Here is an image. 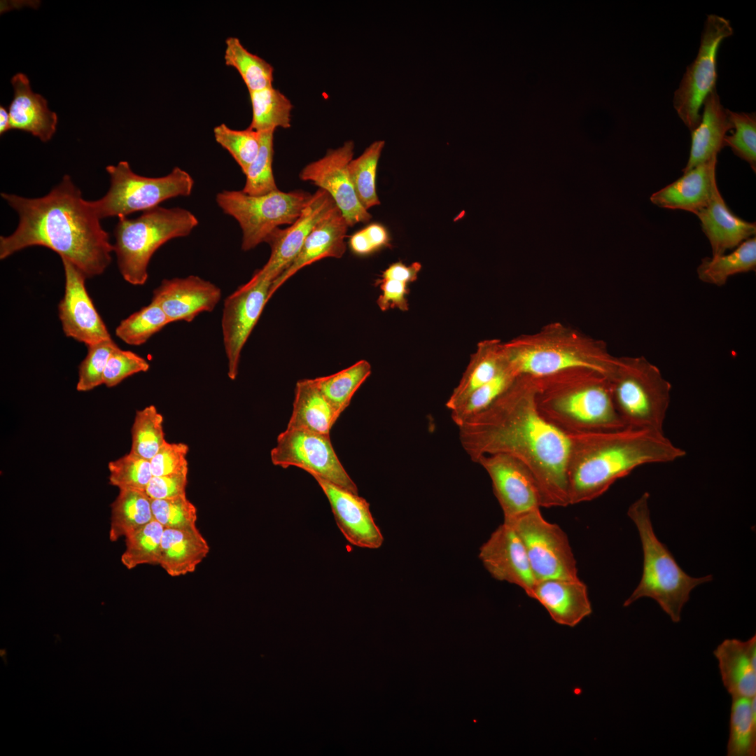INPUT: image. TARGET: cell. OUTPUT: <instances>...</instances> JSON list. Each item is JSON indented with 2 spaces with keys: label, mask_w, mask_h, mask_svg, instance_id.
<instances>
[{
  "label": "cell",
  "mask_w": 756,
  "mask_h": 756,
  "mask_svg": "<svg viewBox=\"0 0 756 756\" xmlns=\"http://www.w3.org/2000/svg\"><path fill=\"white\" fill-rule=\"evenodd\" d=\"M536 379L519 376L489 407L458 428L470 459L505 454L522 461L533 475L542 507L569 505L566 464L569 441L538 413Z\"/></svg>",
  "instance_id": "obj_1"
},
{
  "label": "cell",
  "mask_w": 756,
  "mask_h": 756,
  "mask_svg": "<svg viewBox=\"0 0 756 756\" xmlns=\"http://www.w3.org/2000/svg\"><path fill=\"white\" fill-rule=\"evenodd\" d=\"M1 196L19 217L15 230L0 237L1 260L29 246H45L70 260L86 278L102 274L111 263L109 235L69 176L41 197Z\"/></svg>",
  "instance_id": "obj_2"
},
{
  "label": "cell",
  "mask_w": 756,
  "mask_h": 756,
  "mask_svg": "<svg viewBox=\"0 0 756 756\" xmlns=\"http://www.w3.org/2000/svg\"><path fill=\"white\" fill-rule=\"evenodd\" d=\"M568 438L570 505L597 498L640 466L672 462L686 454L662 432L626 426Z\"/></svg>",
  "instance_id": "obj_3"
},
{
  "label": "cell",
  "mask_w": 756,
  "mask_h": 756,
  "mask_svg": "<svg viewBox=\"0 0 756 756\" xmlns=\"http://www.w3.org/2000/svg\"><path fill=\"white\" fill-rule=\"evenodd\" d=\"M535 379L539 414L564 435L626 427L616 410L607 377L578 369Z\"/></svg>",
  "instance_id": "obj_4"
},
{
  "label": "cell",
  "mask_w": 756,
  "mask_h": 756,
  "mask_svg": "<svg viewBox=\"0 0 756 756\" xmlns=\"http://www.w3.org/2000/svg\"><path fill=\"white\" fill-rule=\"evenodd\" d=\"M507 368L517 376L542 378L583 369L608 379L617 358L606 347L568 330L556 327L500 345Z\"/></svg>",
  "instance_id": "obj_5"
},
{
  "label": "cell",
  "mask_w": 756,
  "mask_h": 756,
  "mask_svg": "<svg viewBox=\"0 0 756 756\" xmlns=\"http://www.w3.org/2000/svg\"><path fill=\"white\" fill-rule=\"evenodd\" d=\"M650 495L645 492L629 507L627 514L636 526L643 552L640 581L624 601L627 607L640 598L654 599L675 622L696 586L713 580L712 575L692 578L679 566L666 545L657 538L651 522L648 505Z\"/></svg>",
  "instance_id": "obj_6"
},
{
  "label": "cell",
  "mask_w": 756,
  "mask_h": 756,
  "mask_svg": "<svg viewBox=\"0 0 756 756\" xmlns=\"http://www.w3.org/2000/svg\"><path fill=\"white\" fill-rule=\"evenodd\" d=\"M197 225L196 216L180 207L158 206L136 218H118L113 246L123 279L134 286L144 285L154 253L168 241L188 236Z\"/></svg>",
  "instance_id": "obj_7"
},
{
  "label": "cell",
  "mask_w": 756,
  "mask_h": 756,
  "mask_svg": "<svg viewBox=\"0 0 756 756\" xmlns=\"http://www.w3.org/2000/svg\"><path fill=\"white\" fill-rule=\"evenodd\" d=\"M609 380L625 426L664 433L672 386L659 368L643 356L618 358Z\"/></svg>",
  "instance_id": "obj_8"
},
{
  "label": "cell",
  "mask_w": 756,
  "mask_h": 756,
  "mask_svg": "<svg viewBox=\"0 0 756 756\" xmlns=\"http://www.w3.org/2000/svg\"><path fill=\"white\" fill-rule=\"evenodd\" d=\"M110 187L99 200L90 201L96 214L102 218L124 217L158 206L169 199L189 196L194 180L185 170L175 167L162 177H146L135 174L127 161L108 165Z\"/></svg>",
  "instance_id": "obj_9"
},
{
  "label": "cell",
  "mask_w": 756,
  "mask_h": 756,
  "mask_svg": "<svg viewBox=\"0 0 756 756\" xmlns=\"http://www.w3.org/2000/svg\"><path fill=\"white\" fill-rule=\"evenodd\" d=\"M311 197L300 190H278L258 196L242 190H223L216 195V201L225 214L238 222L242 230L241 248L246 251L266 242L279 226L292 224Z\"/></svg>",
  "instance_id": "obj_10"
},
{
  "label": "cell",
  "mask_w": 756,
  "mask_h": 756,
  "mask_svg": "<svg viewBox=\"0 0 756 756\" xmlns=\"http://www.w3.org/2000/svg\"><path fill=\"white\" fill-rule=\"evenodd\" d=\"M733 33L729 20L716 14L707 15L696 57L687 66L673 97V108L690 132L700 122L704 99L716 88L720 46Z\"/></svg>",
  "instance_id": "obj_11"
},
{
  "label": "cell",
  "mask_w": 756,
  "mask_h": 756,
  "mask_svg": "<svg viewBox=\"0 0 756 756\" xmlns=\"http://www.w3.org/2000/svg\"><path fill=\"white\" fill-rule=\"evenodd\" d=\"M503 522L513 528L522 541L537 581L579 578L567 534L558 524L546 520L540 508Z\"/></svg>",
  "instance_id": "obj_12"
},
{
  "label": "cell",
  "mask_w": 756,
  "mask_h": 756,
  "mask_svg": "<svg viewBox=\"0 0 756 756\" xmlns=\"http://www.w3.org/2000/svg\"><path fill=\"white\" fill-rule=\"evenodd\" d=\"M270 458L274 465L283 468L295 466L313 477L358 493L356 484L334 450L330 435L286 428L278 435Z\"/></svg>",
  "instance_id": "obj_13"
},
{
  "label": "cell",
  "mask_w": 756,
  "mask_h": 756,
  "mask_svg": "<svg viewBox=\"0 0 756 756\" xmlns=\"http://www.w3.org/2000/svg\"><path fill=\"white\" fill-rule=\"evenodd\" d=\"M272 283L251 279L224 300L221 327L231 380L237 378L241 350L270 299Z\"/></svg>",
  "instance_id": "obj_14"
},
{
  "label": "cell",
  "mask_w": 756,
  "mask_h": 756,
  "mask_svg": "<svg viewBox=\"0 0 756 756\" xmlns=\"http://www.w3.org/2000/svg\"><path fill=\"white\" fill-rule=\"evenodd\" d=\"M354 150V142L346 141L306 165L300 174L302 181L314 183L330 195L349 227L371 218L358 200L349 174L348 164L353 159Z\"/></svg>",
  "instance_id": "obj_15"
},
{
  "label": "cell",
  "mask_w": 756,
  "mask_h": 756,
  "mask_svg": "<svg viewBox=\"0 0 756 756\" xmlns=\"http://www.w3.org/2000/svg\"><path fill=\"white\" fill-rule=\"evenodd\" d=\"M475 463L489 475L504 519L542 507L537 482L519 459L505 454H493L483 455Z\"/></svg>",
  "instance_id": "obj_16"
},
{
  "label": "cell",
  "mask_w": 756,
  "mask_h": 756,
  "mask_svg": "<svg viewBox=\"0 0 756 756\" xmlns=\"http://www.w3.org/2000/svg\"><path fill=\"white\" fill-rule=\"evenodd\" d=\"M64 271V293L58 315L66 336L86 346L111 339L85 288V274L70 260L61 258Z\"/></svg>",
  "instance_id": "obj_17"
},
{
  "label": "cell",
  "mask_w": 756,
  "mask_h": 756,
  "mask_svg": "<svg viewBox=\"0 0 756 756\" xmlns=\"http://www.w3.org/2000/svg\"><path fill=\"white\" fill-rule=\"evenodd\" d=\"M335 206L330 195L318 188L290 227H278L267 238L266 242L271 248L270 258L251 279L273 281L277 278L297 257L316 224Z\"/></svg>",
  "instance_id": "obj_18"
},
{
  "label": "cell",
  "mask_w": 756,
  "mask_h": 756,
  "mask_svg": "<svg viewBox=\"0 0 756 756\" xmlns=\"http://www.w3.org/2000/svg\"><path fill=\"white\" fill-rule=\"evenodd\" d=\"M479 559L494 579L522 589L531 597L537 583L520 538L503 522L479 548Z\"/></svg>",
  "instance_id": "obj_19"
},
{
  "label": "cell",
  "mask_w": 756,
  "mask_h": 756,
  "mask_svg": "<svg viewBox=\"0 0 756 756\" xmlns=\"http://www.w3.org/2000/svg\"><path fill=\"white\" fill-rule=\"evenodd\" d=\"M326 496L335 522L345 539L352 545L378 549L384 536L370 509V503L354 493L318 477H314Z\"/></svg>",
  "instance_id": "obj_20"
},
{
  "label": "cell",
  "mask_w": 756,
  "mask_h": 756,
  "mask_svg": "<svg viewBox=\"0 0 756 756\" xmlns=\"http://www.w3.org/2000/svg\"><path fill=\"white\" fill-rule=\"evenodd\" d=\"M221 298V290L198 276L163 279L153 290V302L158 304L171 323L192 321L204 312H211Z\"/></svg>",
  "instance_id": "obj_21"
},
{
  "label": "cell",
  "mask_w": 756,
  "mask_h": 756,
  "mask_svg": "<svg viewBox=\"0 0 756 756\" xmlns=\"http://www.w3.org/2000/svg\"><path fill=\"white\" fill-rule=\"evenodd\" d=\"M348 224L335 206L314 227L292 263L272 283L270 298L302 268L326 258H340L346 251Z\"/></svg>",
  "instance_id": "obj_22"
},
{
  "label": "cell",
  "mask_w": 756,
  "mask_h": 756,
  "mask_svg": "<svg viewBox=\"0 0 756 756\" xmlns=\"http://www.w3.org/2000/svg\"><path fill=\"white\" fill-rule=\"evenodd\" d=\"M717 158L683 172L677 180L652 194L651 202L663 209L682 210L696 215L707 206L718 187Z\"/></svg>",
  "instance_id": "obj_23"
},
{
  "label": "cell",
  "mask_w": 756,
  "mask_h": 756,
  "mask_svg": "<svg viewBox=\"0 0 756 756\" xmlns=\"http://www.w3.org/2000/svg\"><path fill=\"white\" fill-rule=\"evenodd\" d=\"M531 598L538 601L557 624L574 627L592 612L587 585L578 579L538 581Z\"/></svg>",
  "instance_id": "obj_24"
},
{
  "label": "cell",
  "mask_w": 756,
  "mask_h": 756,
  "mask_svg": "<svg viewBox=\"0 0 756 756\" xmlns=\"http://www.w3.org/2000/svg\"><path fill=\"white\" fill-rule=\"evenodd\" d=\"M722 682L731 697L756 696V636L727 638L714 650Z\"/></svg>",
  "instance_id": "obj_25"
},
{
  "label": "cell",
  "mask_w": 756,
  "mask_h": 756,
  "mask_svg": "<svg viewBox=\"0 0 756 756\" xmlns=\"http://www.w3.org/2000/svg\"><path fill=\"white\" fill-rule=\"evenodd\" d=\"M696 216L710 242L712 256L722 255L755 236L756 223L735 215L727 205L718 187L707 206Z\"/></svg>",
  "instance_id": "obj_26"
},
{
  "label": "cell",
  "mask_w": 756,
  "mask_h": 756,
  "mask_svg": "<svg viewBox=\"0 0 756 756\" xmlns=\"http://www.w3.org/2000/svg\"><path fill=\"white\" fill-rule=\"evenodd\" d=\"M10 82L14 90L8 107L10 130L29 132L43 142L49 141L56 130V113L49 110L43 96L32 92L26 75L18 73Z\"/></svg>",
  "instance_id": "obj_27"
},
{
  "label": "cell",
  "mask_w": 756,
  "mask_h": 756,
  "mask_svg": "<svg viewBox=\"0 0 756 756\" xmlns=\"http://www.w3.org/2000/svg\"><path fill=\"white\" fill-rule=\"evenodd\" d=\"M702 107L700 122L691 132L690 155L682 172L718 157L724 147V136L732 129L728 108L722 104L716 88L706 97Z\"/></svg>",
  "instance_id": "obj_28"
},
{
  "label": "cell",
  "mask_w": 756,
  "mask_h": 756,
  "mask_svg": "<svg viewBox=\"0 0 756 756\" xmlns=\"http://www.w3.org/2000/svg\"><path fill=\"white\" fill-rule=\"evenodd\" d=\"M209 546L196 525L164 528L159 565L172 577L193 573L209 552Z\"/></svg>",
  "instance_id": "obj_29"
},
{
  "label": "cell",
  "mask_w": 756,
  "mask_h": 756,
  "mask_svg": "<svg viewBox=\"0 0 756 756\" xmlns=\"http://www.w3.org/2000/svg\"><path fill=\"white\" fill-rule=\"evenodd\" d=\"M339 416L313 379L297 382L293 411L287 428L330 435V430Z\"/></svg>",
  "instance_id": "obj_30"
},
{
  "label": "cell",
  "mask_w": 756,
  "mask_h": 756,
  "mask_svg": "<svg viewBox=\"0 0 756 756\" xmlns=\"http://www.w3.org/2000/svg\"><path fill=\"white\" fill-rule=\"evenodd\" d=\"M506 367L500 345L481 343L471 357L458 384L445 403L450 411L478 387L493 379Z\"/></svg>",
  "instance_id": "obj_31"
},
{
  "label": "cell",
  "mask_w": 756,
  "mask_h": 756,
  "mask_svg": "<svg viewBox=\"0 0 756 756\" xmlns=\"http://www.w3.org/2000/svg\"><path fill=\"white\" fill-rule=\"evenodd\" d=\"M756 238L751 237L728 254L704 258L696 269L699 279L706 284L722 286L729 278L740 273L755 271Z\"/></svg>",
  "instance_id": "obj_32"
},
{
  "label": "cell",
  "mask_w": 756,
  "mask_h": 756,
  "mask_svg": "<svg viewBox=\"0 0 756 756\" xmlns=\"http://www.w3.org/2000/svg\"><path fill=\"white\" fill-rule=\"evenodd\" d=\"M153 519L151 499L145 491L120 489L111 504L110 540L115 541L125 537Z\"/></svg>",
  "instance_id": "obj_33"
},
{
  "label": "cell",
  "mask_w": 756,
  "mask_h": 756,
  "mask_svg": "<svg viewBox=\"0 0 756 756\" xmlns=\"http://www.w3.org/2000/svg\"><path fill=\"white\" fill-rule=\"evenodd\" d=\"M727 756L756 755V696L732 697Z\"/></svg>",
  "instance_id": "obj_34"
},
{
  "label": "cell",
  "mask_w": 756,
  "mask_h": 756,
  "mask_svg": "<svg viewBox=\"0 0 756 756\" xmlns=\"http://www.w3.org/2000/svg\"><path fill=\"white\" fill-rule=\"evenodd\" d=\"M249 97L252 119L248 128L264 132L290 127L293 104L279 90L272 86L249 92Z\"/></svg>",
  "instance_id": "obj_35"
},
{
  "label": "cell",
  "mask_w": 756,
  "mask_h": 756,
  "mask_svg": "<svg viewBox=\"0 0 756 756\" xmlns=\"http://www.w3.org/2000/svg\"><path fill=\"white\" fill-rule=\"evenodd\" d=\"M370 363L360 360L335 374L317 377L314 383L339 416L349 406L360 386L370 375Z\"/></svg>",
  "instance_id": "obj_36"
},
{
  "label": "cell",
  "mask_w": 756,
  "mask_h": 756,
  "mask_svg": "<svg viewBox=\"0 0 756 756\" xmlns=\"http://www.w3.org/2000/svg\"><path fill=\"white\" fill-rule=\"evenodd\" d=\"M224 59L227 66L237 69L248 92L272 87L274 68L266 60L249 52L234 36L225 40Z\"/></svg>",
  "instance_id": "obj_37"
},
{
  "label": "cell",
  "mask_w": 756,
  "mask_h": 756,
  "mask_svg": "<svg viewBox=\"0 0 756 756\" xmlns=\"http://www.w3.org/2000/svg\"><path fill=\"white\" fill-rule=\"evenodd\" d=\"M384 141L370 144L357 158L348 164V171L356 194L362 206L368 209L379 205L376 190V172L379 159L384 146Z\"/></svg>",
  "instance_id": "obj_38"
},
{
  "label": "cell",
  "mask_w": 756,
  "mask_h": 756,
  "mask_svg": "<svg viewBox=\"0 0 756 756\" xmlns=\"http://www.w3.org/2000/svg\"><path fill=\"white\" fill-rule=\"evenodd\" d=\"M164 526L155 519L125 536L121 561L128 569L142 564H159Z\"/></svg>",
  "instance_id": "obj_39"
},
{
  "label": "cell",
  "mask_w": 756,
  "mask_h": 756,
  "mask_svg": "<svg viewBox=\"0 0 756 756\" xmlns=\"http://www.w3.org/2000/svg\"><path fill=\"white\" fill-rule=\"evenodd\" d=\"M163 416L154 405L138 410L131 429L130 451L150 461L166 441Z\"/></svg>",
  "instance_id": "obj_40"
},
{
  "label": "cell",
  "mask_w": 756,
  "mask_h": 756,
  "mask_svg": "<svg viewBox=\"0 0 756 756\" xmlns=\"http://www.w3.org/2000/svg\"><path fill=\"white\" fill-rule=\"evenodd\" d=\"M170 323L161 307L151 301L122 320L115 328V335L126 344L139 346Z\"/></svg>",
  "instance_id": "obj_41"
},
{
  "label": "cell",
  "mask_w": 756,
  "mask_h": 756,
  "mask_svg": "<svg viewBox=\"0 0 756 756\" xmlns=\"http://www.w3.org/2000/svg\"><path fill=\"white\" fill-rule=\"evenodd\" d=\"M517 377L506 366L450 410L454 423L458 426L486 409L510 387Z\"/></svg>",
  "instance_id": "obj_42"
},
{
  "label": "cell",
  "mask_w": 756,
  "mask_h": 756,
  "mask_svg": "<svg viewBox=\"0 0 756 756\" xmlns=\"http://www.w3.org/2000/svg\"><path fill=\"white\" fill-rule=\"evenodd\" d=\"M274 132H260L261 143L259 152L244 174L246 182L242 191L247 195H263L279 190L272 170Z\"/></svg>",
  "instance_id": "obj_43"
},
{
  "label": "cell",
  "mask_w": 756,
  "mask_h": 756,
  "mask_svg": "<svg viewBox=\"0 0 756 756\" xmlns=\"http://www.w3.org/2000/svg\"><path fill=\"white\" fill-rule=\"evenodd\" d=\"M732 129L724 139L735 155L746 161L756 172V113L728 109Z\"/></svg>",
  "instance_id": "obj_44"
},
{
  "label": "cell",
  "mask_w": 756,
  "mask_h": 756,
  "mask_svg": "<svg viewBox=\"0 0 756 756\" xmlns=\"http://www.w3.org/2000/svg\"><path fill=\"white\" fill-rule=\"evenodd\" d=\"M215 140L229 152L244 174L260 150V133L250 128L233 130L222 123L214 128Z\"/></svg>",
  "instance_id": "obj_45"
},
{
  "label": "cell",
  "mask_w": 756,
  "mask_h": 756,
  "mask_svg": "<svg viewBox=\"0 0 756 756\" xmlns=\"http://www.w3.org/2000/svg\"><path fill=\"white\" fill-rule=\"evenodd\" d=\"M109 482L120 489L145 491L153 477L150 461L131 451L108 463Z\"/></svg>",
  "instance_id": "obj_46"
},
{
  "label": "cell",
  "mask_w": 756,
  "mask_h": 756,
  "mask_svg": "<svg viewBox=\"0 0 756 756\" xmlns=\"http://www.w3.org/2000/svg\"><path fill=\"white\" fill-rule=\"evenodd\" d=\"M88 346V353L78 368L76 390L89 391L104 384V372L111 353L118 347L111 339Z\"/></svg>",
  "instance_id": "obj_47"
},
{
  "label": "cell",
  "mask_w": 756,
  "mask_h": 756,
  "mask_svg": "<svg viewBox=\"0 0 756 756\" xmlns=\"http://www.w3.org/2000/svg\"><path fill=\"white\" fill-rule=\"evenodd\" d=\"M153 519L164 528L196 525L197 508L186 495L169 499H151Z\"/></svg>",
  "instance_id": "obj_48"
},
{
  "label": "cell",
  "mask_w": 756,
  "mask_h": 756,
  "mask_svg": "<svg viewBox=\"0 0 756 756\" xmlns=\"http://www.w3.org/2000/svg\"><path fill=\"white\" fill-rule=\"evenodd\" d=\"M148 361L139 354L129 350L116 348L111 354L104 372V384L111 388L136 373L147 372Z\"/></svg>",
  "instance_id": "obj_49"
},
{
  "label": "cell",
  "mask_w": 756,
  "mask_h": 756,
  "mask_svg": "<svg viewBox=\"0 0 756 756\" xmlns=\"http://www.w3.org/2000/svg\"><path fill=\"white\" fill-rule=\"evenodd\" d=\"M189 448L184 443L164 442L150 460L153 476H163L188 470L187 454Z\"/></svg>",
  "instance_id": "obj_50"
},
{
  "label": "cell",
  "mask_w": 756,
  "mask_h": 756,
  "mask_svg": "<svg viewBox=\"0 0 756 756\" xmlns=\"http://www.w3.org/2000/svg\"><path fill=\"white\" fill-rule=\"evenodd\" d=\"M188 470L163 476H153L145 492L150 499H169L186 495Z\"/></svg>",
  "instance_id": "obj_51"
},
{
  "label": "cell",
  "mask_w": 756,
  "mask_h": 756,
  "mask_svg": "<svg viewBox=\"0 0 756 756\" xmlns=\"http://www.w3.org/2000/svg\"><path fill=\"white\" fill-rule=\"evenodd\" d=\"M382 293L379 295L377 303L382 311H386L390 308H397L401 311H407L409 304L406 295L408 294L407 284L393 280L380 279L377 281Z\"/></svg>",
  "instance_id": "obj_52"
},
{
  "label": "cell",
  "mask_w": 756,
  "mask_h": 756,
  "mask_svg": "<svg viewBox=\"0 0 756 756\" xmlns=\"http://www.w3.org/2000/svg\"><path fill=\"white\" fill-rule=\"evenodd\" d=\"M421 268V265L418 262L410 266L401 262H395L383 272L382 279L397 280L408 284L417 279Z\"/></svg>",
  "instance_id": "obj_53"
},
{
  "label": "cell",
  "mask_w": 756,
  "mask_h": 756,
  "mask_svg": "<svg viewBox=\"0 0 756 756\" xmlns=\"http://www.w3.org/2000/svg\"><path fill=\"white\" fill-rule=\"evenodd\" d=\"M363 230L374 251L388 244L389 236L386 229L382 225L372 223L363 229Z\"/></svg>",
  "instance_id": "obj_54"
},
{
  "label": "cell",
  "mask_w": 756,
  "mask_h": 756,
  "mask_svg": "<svg viewBox=\"0 0 756 756\" xmlns=\"http://www.w3.org/2000/svg\"><path fill=\"white\" fill-rule=\"evenodd\" d=\"M349 244L351 250L357 255H365L375 251L363 229L350 237Z\"/></svg>",
  "instance_id": "obj_55"
},
{
  "label": "cell",
  "mask_w": 756,
  "mask_h": 756,
  "mask_svg": "<svg viewBox=\"0 0 756 756\" xmlns=\"http://www.w3.org/2000/svg\"><path fill=\"white\" fill-rule=\"evenodd\" d=\"M10 128V117L8 111L4 106H0V134L2 135Z\"/></svg>",
  "instance_id": "obj_56"
}]
</instances>
